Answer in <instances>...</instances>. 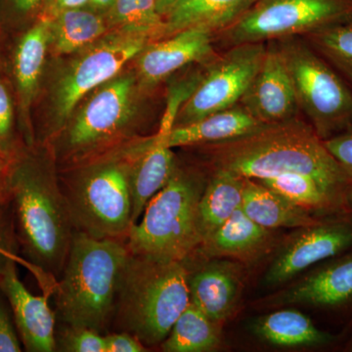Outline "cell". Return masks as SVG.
Here are the masks:
<instances>
[{"mask_svg":"<svg viewBox=\"0 0 352 352\" xmlns=\"http://www.w3.org/2000/svg\"><path fill=\"white\" fill-rule=\"evenodd\" d=\"M201 147L214 170L252 179L302 173L323 183L342 200L352 179L311 126L298 118Z\"/></svg>","mask_w":352,"mask_h":352,"instance_id":"obj_1","label":"cell"},{"mask_svg":"<svg viewBox=\"0 0 352 352\" xmlns=\"http://www.w3.org/2000/svg\"><path fill=\"white\" fill-rule=\"evenodd\" d=\"M129 256L122 239H98L75 231L55 285L56 314L63 326L100 333L108 328Z\"/></svg>","mask_w":352,"mask_h":352,"instance_id":"obj_2","label":"cell"},{"mask_svg":"<svg viewBox=\"0 0 352 352\" xmlns=\"http://www.w3.org/2000/svg\"><path fill=\"white\" fill-rule=\"evenodd\" d=\"M190 303L184 261L134 254L120 277L113 320L146 346L161 344Z\"/></svg>","mask_w":352,"mask_h":352,"instance_id":"obj_3","label":"cell"},{"mask_svg":"<svg viewBox=\"0 0 352 352\" xmlns=\"http://www.w3.org/2000/svg\"><path fill=\"white\" fill-rule=\"evenodd\" d=\"M8 192L25 254L57 283L76 231L62 189L38 164L25 162L11 173Z\"/></svg>","mask_w":352,"mask_h":352,"instance_id":"obj_4","label":"cell"},{"mask_svg":"<svg viewBox=\"0 0 352 352\" xmlns=\"http://www.w3.org/2000/svg\"><path fill=\"white\" fill-rule=\"evenodd\" d=\"M206 184L199 173L177 166L127 233L124 240L129 252L177 261L195 252L201 243L199 203Z\"/></svg>","mask_w":352,"mask_h":352,"instance_id":"obj_5","label":"cell"},{"mask_svg":"<svg viewBox=\"0 0 352 352\" xmlns=\"http://www.w3.org/2000/svg\"><path fill=\"white\" fill-rule=\"evenodd\" d=\"M300 113L326 140L352 129V90L302 36L278 39Z\"/></svg>","mask_w":352,"mask_h":352,"instance_id":"obj_6","label":"cell"},{"mask_svg":"<svg viewBox=\"0 0 352 352\" xmlns=\"http://www.w3.org/2000/svg\"><path fill=\"white\" fill-rule=\"evenodd\" d=\"M132 161L116 160L91 166L62 191L76 231L98 239H126L133 226L129 189Z\"/></svg>","mask_w":352,"mask_h":352,"instance_id":"obj_7","label":"cell"},{"mask_svg":"<svg viewBox=\"0 0 352 352\" xmlns=\"http://www.w3.org/2000/svg\"><path fill=\"white\" fill-rule=\"evenodd\" d=\"M352 22V0H258L232 24L214 34L222 50L245 43L303 36Z\"/></svg>","mask_w":352,"mask_h":352,"instance_id":"obj_8","label":"cell"},{"mask_svg":"<svg viewBox=\"0 0 352 352\" xmlns=\"http://www.w3.org/2000/svg\"><path fill=\"white\" fill-rule=\"evenodd\" d=\"M265 50L266 43L239 44L210 60L198 85L178 111L173 127L239 104L263 63Z\"/></svg>","mask_w":352,"mask_h":352,"instance_id":"obj_9","label":"cell"},{"mask_svg":"<svg viewBox=\"0 0 352 352\" xmlns=\"http://www.w3.org/2000/svg\"><path fill=\"white\" fill-rule=\"evenodd\" d=\"M149 38L124 34L113 36L87 51L60 80L55 96L58 126H63L76 105L90 91L110 82L132 58L144 50Z\"/></svg>","mask_w":352,"mask_h":352,"instance_id":"obj_10","label":"cell"},{"mask_svg":"<svg viewBox=\"0 0 352 352\" xmlns=\"http://www.w3.org/2000/svg\"><path fill=\"white\" fill-rule=\"evenodd\" d=\"M135 78L122 76L101 85L67 129L68 154L85 155L124 131L131 120Z\"/></svg>","mask_w":352,"mask_h":352,"instance_id":"obj_11","label":"cell"},{"mask_svg":"<svg viewBox=\"0 0 352 352\" xmlns=\"http://www.w3.org/2000/svg\"><path fill=\"white\" fill-rule=\"evenodd\" d=\"M352 250V215L338 212L323 217L314 226L300 227L284 243L273 259L264 282L287 283L296 275Z\"/></svg>","mask_w":352,"mask_h":352,"instance_id":"obj_12","label":"cell"},{"mask_svg":"<svg viewBox=\"0 0 352 352\" xmlns=\"http://www.w3.org/2000/svg\"><path fill=\"white\" fill-rule=\"evenodd\" d=\"M270 307L307 305L324 310L352 305V250L314 266L311 270L264 300Z\"/></svg>","mask_w":352,"mask_h":352,"instance_id":"obj_13","label":"cell"},{"mask_svg":"<svg viewBox=\"0 0 352 352\" xmlns=\"http://www.w3.org/2000/svg\"><path fill=\"white\" fill-rule=\"evenodd\" d=\"M240 104L265 124L298 119L300 111L295 89L276 41L266 43L263 63Z\"/></svg>","mask_w":352,"mask_h":352,"instance_id":"obj_14","label":"cell"},{"mask_svg":"<svg viewBox=\"0 0 352 352\" xmlns=\"http://www.w3.org/2000/svg\"><path fill=\"white\" fill-rule=\"evenodd\" d=\"M214 32L192 27L147 44L138 55V76L143 87H154L187 65L210 62L217 56Z\"/></svg>","mask_w":352,"mask_h":352,"instance_id":"obj_15","label":"cell"},{"mask_svg":"<svg viewBox=\"0 0 352 352\" xmlns=\"http://www.w3.org/2000/svg\"><path fill=\"white\" fill-rule=\"evenodd\" d=\"M0 289L12 308L14 320L28 351H56V315L47 296H34L21 282L12 258L0 275Z\"/></svg>","mask_w":352,"mask_h":352,"instance_id":"obj_16","label":"cell"},{"mask_svg":"<svg viewBox=\"0 0 352 352\" xmlns=\"http://www.w3.org/2000/svg\"><path fill=\"white\" fill-rule=\"evenodd\" d=\"M210 259L194 272H188L190 302L222 327L239 302L242 266L230 259Z\"/></svg>","mask_w":352,"mask_h":352,"instance_id":"obj_17","label":"cell"},{"mask_svg":"<svg viewBox=\"0 0 352 352\" xmlns=\"http://www.w3.org/2000/svg\"><path fill=\"white\" fill-rule=\"evenodd\" d=\"M168 129L173 127L162 124L156 135L142 143L132 161L129 189L133 226L142 217L149 201L168 184L177 168L173 148L166 144Z\"/></svg>","mask_w":352,"mask_h":352,"instance_id":"obj_18","label":"cell"},{"mask_svg":"<svg viewBox=\"0 0 352 352\" xmlns=\"http://www.w3.org/2000/svg\"><path fill=\"white\" fill-rule=\"evenodd\" d=\"M274 241L272 230L250 219L241 206L226 223L201 243L197 251L208 258L249 261L270 252Z\"/></svg>","mask_w":352,"mask_h":352,"instance_id":"obj_19","label":"cell"},{"mask_svg":"<svg viewBox=\"0 0 352 352\" xmlns=\"http://www.w3.org/2000/svg\"><path fill=\"white\" fill-rule=\"evenodd\" d=\"M265 126L239 103L196 122L166 129V141L173 149L214 144L247 135Z\"/></svg>","mask_w":352,"mask_h":352,"instance_id":"obj_20","label":"cell"},{"mask_svg":"<svg viewBox=\"0 0 352 352\" xmlns=\"http://www.w3.org/2000/svg\"><path fill=\"white\" fill-rule=\"evenodd\" d=\"M252 335L271 346L279 347H325L338 342L337 336L317 327L307 315L298 310H276L254 319Z\"/></svg>","mask_w":352,"mask_h":352,"instance_id":"obj_21","label":"cell"},{"mask_svg":"<svg viewBox=\"0 0 352 352\" xmlns=\"http://www.w3.org/2000/svg\"><path fill=\"white\" fill-rule=\"evenodd\" d=\"M242 208L250 219L270 230L314 226L323 217L291 203L258 180L245 177Z\"/></svg>","mask_w":352,"mask_h":352,"instance_id":"obj_22","label":"cell"},{"mask_svg":"<svg viewBox=\"0 0 352 352\" xmlns=\"http://www.w3.org/2000/svg\"><path fill=\"white\" fill-rule=\"evenodd\" d=\"M258 0H182L164 15L162 38L187 28H205L214 34L232 24Z\"/></svg>","mask_w":352,"mask_h":352,"instance_id":"obj_23","label":"cell"},{"mask_svg":"<svg viewBox=\"0 0 352 352\" xmlns=\"http://www.w3.org/2000/svg\"><path fill=\"white\" fill-rule=\"evenodd\" d=\"M243 185L242 176L226 170H214L199 203L201 243L226 223L242 206Z\"/></svg>","mask_w":352,"mask_h":352,"instance_id":"obj_24","label":"cell"},{"mask_svg":"<svg viewBox=\"0 0 352 352\" xmlns=\"http://www.w3.org/2000/svg\"><path fill=\"white\" fill-rule=\"evenodd\" d=\"M256 180L286 200L319 217L342 212V197L312 176L289 173Z\"/></svg>","mask_w":352,"mask_h":352,"instance_id":"obj_25","label":"cell"},{"mask_svg":"<svg viewBox=\"0 0 352 352\" xmlns=\"http://www.w3.org/2000/svg\"><path fill=\"white\" fill-rule=\"evenodd\" d=\"M50 43V22L38 19L23 36L16 48L14 76L22 107L31 105L38 90Z\"/></svg>","mask_w":352,"mask_h":352,"instance_id":"obj_26","label":"cell"},{"mask_svg":"<svg viewBox=\"0 0 352 352\" xmlns=\"http://www.w3.org/2000/svg\"><path fill=\"white\" fill-rule=\"evenodd\" d=\"M220 328L190 302L161 344L166 352H208L219 346Z\"/></svg>","mask_w":352,"mask_h":352,"instance_id":"obj_27","label":"cell"},{"mask_svg":"<svg viewBox=\"0 0 352 352\" xmlns=\"http://www.w3.org/2000/svg\"><path fill=\"white\" fill-rule=\"evenodd\" d=\"M50 24V41L58 54H71L89 45L107 31L100 14L82 8L64 11Z\"/></svg>","mask_w":352,"mask_h":352,"instance_id":"obj_28","label":"cell"},{"mask_svg":"<svg viewBox=\"0 0 352 352\" xmlns=\"http://www.w3.org/2000/svg\"><path fill=\"white\" fill-rule=\"evenodd\" d=\"M352 90V22L331 25L302 36Z\"/></svg>","mask_w":352,"mask_h":352,"instance_id":"obj_29","label":"cell"},{"mask_svg":"<svg viewBox=\"0 0 352 352\" xmlns=\"http://www.w3.org/2000/svg\"><path fill=\"white\" fill-rule=\"evenodd\" d=\"M111 20L122 32L159 41L164 20L157 11V0H115L110 7Z\"/></svg>","mask_w":352,"mask_h":352,"instance_id":"obj_30","label":"cell"},{"mask_svg":"<svg viewBox=\"0 0 352 352\" xmlns=\"http://www.w3.org/2000/svg\"><path fill=\"white\" fill-rule=\"evenodd\" d=\"M56 351L66 352H107L105 335L92 329L68 327L56 333Z\"/></svg>","mask_w":352,"mask_h":352,"instance_id":"obj_31","label":"cell"},{"mask_svg":"<svg viewBox=\"0 0 352 352\" xmlns=\"http://www.w3.org/2000/svg\"><path fill=\"white\" fill-rule=\"evenodd\" d=\"M324 144L352 178V129L326 139Z\"/></svg>","mask_w":352,"mask_h":352,"instance_id":"obj_32","label":"cell"},{"mask_svg":"<svg viewBox=\"0 0 352 352\" xmlns=\"http://www.w3.org/2000/svg\"><path fill=\"white\" fill-rule=\"evenodd\" d=\"M22 351L19 338L14 328L10 315L3 303L0 302V352H20Z\"/></svg>","mask_w":352,"mask_h":352,"instance_id":"obj_33","label":"cell"},{"mask_svg":"<svg viewBox=\"0 0 352 352\" xmlns=\"http://www.w3.org/2000/svg\"><path fill=\"white\" fill-rule=\"evenodd\" d=\"M107 352H143L147 346L127 332L112 333L105 335Z\"/></svg>","mask_w":352,"mask_h":352,"instance_id":"obj_34","label":"cell"},{"mask_svg":"<svg viewBox=\"0 0 352 352\" xmlns=\"http://www.w3.org/2000/svg\"><path fill=\"white\" fill-rule=\"evenodd\" d=\"M89 2L90 0H44L38 13V19L51 22L60 13L82 8Z\"/></svg>","mask_w":352,"mask_h":352,"instance_id":"obj_35","label":"cell"},{"mask_svg":"<svg viewBox=\"0 0 352 352\" xmlns=\"http://www.w3.org/2000/svg\"><path fill=\"white\" fill-rule=\"evenodd\" d=\"M12 124V101L6 85L0 80V144L10 136Z\"/></svg>","mask_w":352,"mask_h":352,"instance_id":"obj_36","label":"cell"},{"mask_svg":"<svg viewBox=\"0 0 352 352\" xmlns=\"http://www.w3.org/2000/svg\"><path fill=\"white\" fill-rule=\"evenodd\" d=\"M44 0H10L11 6L16 13L28 15L41 8Z\"/></svg>","mask_w":352,"mask_h":352,"instance_id":"obj_37","label":"cell"},{"mask_svg":"<svg viewBox=\"0 0 352 352\" xmlns=\"http://www.w3.org/2000/svg\"><path fill=\"white\" fill-rule=\"evenodd\" d=\"M342 212L352 215V179L347 184L342 200Z\"/></svg>","mask_w":352,"mask_h":352,"instance_id":"obj_38","label":"cell"},{"mask_svg":"<svg viewBox=\"0 0 352 352\" xmlns=\"http://www.w3.org/2000/svg\"><path fill=\"white\" fill-rule=\"evenodd\" d=\"M182 0H157V11L163 17L170 12V9Z\"/></svg>","mask_w":352,"mask_h":352,"instance_id":"obj_39","label":"cell"},{"mask_svg":"<svg viewBox=\"0 0 352 352\" xmlns=\"http://www.w3.org/2000/svg\"><path fill=\"white\" fill-rule=\"evenodd\" d=\"M115 0H90L89 3L95 8L98 9H110V7L113 6Z\"/></svg>","mask_w":352,"mask_h":352,"instance_id":"obj_40","label":"cell"},{"mask_svg":"<svg viewBox=\"0 0 352 352\" xmlns=\"http://www.w3.org/2000/svg\"><path fill=\"white\" fill-rule=\"evenodd\" d=\"M6 254L3 247H2L1 241H0V275H1L2 271H3L4 267H6V263H8L9 259H11V258H9Z\"/></svg>","mask_w":352,"mask_h":352,"instance_id":"obj_41","label":"cell"},{"mask_svg":"<svg viewBox=\"0 0 352 352\" xmlns=\"http://www.w3.org/2000/svg\"><path fill=\"white\" fill-rule=\"evenodd\" d=\"M346 351L352 352V332L351 337H349V340H347L346 346Z\"/></svg>","mask_w":352,"mask_h":352,"instance_id":"obj_42","label":"cell"},{"mask_svg":"<svg viewBox=\"0 0 352 352\" xmlns=\"http://www.w3.org/2000/svg\"><path fill=\"white\" fill-rule=\"evenodd\" d=\"M0 173H1V168H0Z\"/></svg>","mask_w":352,"mask_h":352,"instance_id":"obj_43","label":"cell"}]
</instances>
